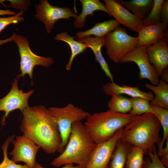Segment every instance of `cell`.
Wrapping results in <instances>:
<instances>
[{
	"mask_svg": "<svg viewBox=\"0 0 168 168\" xmlns=\"http://www.w3.org/2000/svg\"><path fill=\"white\" fill-rule=\"evenodd\" d=\"M21 112L20 128L22 135L48 154L58 152L61 139L57 123L48 109L42 105L29 106Z\"/></svg>",
	"mask_w": 168,
	"mask_h": 168,
	"instance_id": "6da1fadb",
	"label": "cell"
},
{
	"mask_svg": "<svg viewBox=\"0 0 168 168\" xmlns=\"http://www.w3.org/2000/svg\"><path fill=\"white\" fill-rule=\"evenodd\" d=\"M161 126L152 113L134 116L122 129L121 139L124 141L143 149L146 154L153 152L155 144L161 143Z\"/></svg>",
	"mask_w": 168,
	"mask_h": 168,
	"instance_id": "7a4b0ae2",
	"label": "cell"
},
{
	"mask_svg": "<svg viewBox=\"0 0 168 168\" xmlns=\"http://www.w3.org/2000/svg\"><path fill=\"white\" fill-rule=\"evenodd\" d=\"M96 144L88 136L84 124L81 122H75L63 151L51 165L58 167L76 164L85 168Z\"/></svg>",
	"mask_w": 168,
	"mask_h": 168,
	"instance_id": "3957f363",
	"label": "cell"
},
{
	"mask_svg": "<svg viewBox=\"0 0 168 168\" xmlns=\"http://www.w3.org/2000/svg\"><path fill=\"white\" fill-rule=\"evenodd\" d=\"M134 116L110 110L90 114L84 124L88 136L96 144L111 138L119 129L129 123Z\"/></svg>",
	"mask_w": 168,
	"mask_h": 168,
	"instance_id": "277c9868",
	"label": "cell"
},
{
	"mask_svg": "<svg viewBox=\"0 0 168 168\" xmlns=\"http://www.w3.org/2000/svg\"><path fill=\"white\" fill-rule=\"evenodd\" d=\"M48 109L58 126L62 141L58 152L61 153L68 142L73 124L86 119L90 114L71 103L64 107H54Z\"/></svg>",
	"mask_w": 168,
	"mask_h": 168,
	"instance_id": "5b68a950",
	"label": "cell"
},
{
	"mask_svg": "<svg viewBox=\"0 0 168 168\" xmlns=\"http://www.w3.org/2000/svg\"><path fill=\"white\" fill-rule=\"evenodd\" d=\"M105 39L107 54L116 63L138 45L137 37L130 35L125 29L119 26L106 35Z\"/></svg>",
	"mask_w": 168,
	"mask_h": 168,
	"instance_id": "8992f818",
	"label": "cell"
},
{
	"mask_svg": "<svg viewBox=\"0 0 168 168\" xmlns=\"http://www.w3.org/2000/svg\"><path fill=\"white\" fill-rule=\"evenodd\" d=\"M14 34L13 40L17 46L20 57V76L24 77L25 75H28L31 80V84H33L34 67L37 65L49 67L54 62V59L50 57H44L35 54L31 50L27 37L15 33Z\"/></svg>",
	"mask_w": 168,
	"mask_h": 168,
	"instance_id": "52a82bcc",
	"label": "cell"
},
{
	"mask_svg": "<svg viewBox=\"0 0 168 168\" xmlns=\"http://www.w3.org/2000/svg\"><path fill=\"white\" fill-rule=\"evenodd\" d=\"M35 18L44 24L48 33H50L58 20L75 18L77 16L70 8L53 6L47 0H40L35 6Z\"/></svg>",
	"mask_w": 168,
	"mask_h": 168,
	"instance_id": "ba28073f",
	"label": "cell"
},
{
	"mask_svg": "<svg viewBox=\"0 0 168 168\" xmlns=\"http://www.w3.org/2000/svg\"><path fill=\"white\" fill-rule=\"evenodd\" d=\"M18 75L12 84V87L9 93L4 97L0 99V111L4 112L1 124L4 125L6 119L10 113L16 110H20L21 112L29 107L28 100L34 91L30 90L26 92L19 89L18 86V80L20 77Z\"/></svg>",
	"mask_w": 168,
	"mask_h": 168,
	"instance_id": "9c48e42d",
	"label": "cell"
},
{
	"mask_svg": "<svg viewBox=\"0 0 168 168\" xmlns=\"http://www.w3.org/2000/svg\"><path fill=\"white\" fill-rule=\"evenodd\" d=\"M145 47L138 46L132 51L124 56L120 62L135 63L139 69V79H147L151 84L156 86L159 82V77L155 68L150 63L148 59L145 51Z\"/></svg>",
	"mask_w": 168,
	"mask_h": 168,
	"instance_id": "30bf717a",
	"label": "cell"
},
{
	"mask_svg": "<svg viewBox=\"0 0 168 168\" xmlns=\"http://www.w3.org/2000/svg\"><path fill=\"white\" fill-rule=\"evenodd\" d=\"M11 142L14 147L9 153L11 160L16 163L24 162L30 168H34L36 155L40 147L23 135L16 136Z\"/></svg>",
	"mask_w": 168,
	"mask_h": 168,
	"instance_id": "8fae6325",
	"label": "cell"
},
{
	"mask_svg": "<svg viewBox=\"0 0 168 168\" xmlns=\"http://www.w3.org/2000/svg\"><path fill=\"white\" fill-rule=\"evenodd\" d=\"M123 128L109 140L96 144L85 168H106L117 143L121 138Z\"/></svg>",
	"mask_w": 168,
	"mask_h": 168,
	"instance_id": "7c38bea8",
	"label": "cell"
},
{
	"mask_svg": "<svg viewBox=\"0 0 168 168\" xmlns=\"http://www.w3.org/2000/svg\"><path fill=\"white\" fill-rule=\"evenodd\" d=\"M110 16L120 24L137 33L143 27L141 20L116 0H103Z\"/></svg>",
	"mask_w": 168,
	"mask_h": 168,
	"instance_id": "4fadbf2b",
	"label": "cell"
},
{
	"mask_svg": "<svg viewBox=\"0 0 168 168\" xmlns=\"http://www.w3.org/2000/svg\"><path fill=\"white\" fill-rule=\"evenodd\" d=\"M166 40L163 38L145 47L148 59L160 76L168 65V46Z\"/></svg>",
	"mask_w": 168,
	"mask_h": 168,
	"instance_id": "5bb4252c",
	"label": "cell"
},
{
	"mask_svg": "<svg viewBox=\"0 0 168 168\" xmlns=\"http://www.w3.org/2000/svg\"><path fill=\"white\" fill-rule=\"evenodd\" d=\"M76 40L85 44L93 52L96 61L100 64L102 70L106 75L110 79L111 82H114V76L110 69L109 65L102 55L101 49L105 46V37H91L88 36Z\"/></svg>",
	"mask_w": 168,
	"mask_h": 168,
	"instance_id": "9a60e30c",
	"label": "cell"
},
{
	"mask_svg": "<svg viewBox=\"0 0 168 168\" xmlns=\"http://www.w3.org/2000/svg\"><path fill=\"white\" fill-rule=\"evenodd\" d=\"M166 29L167 27L161 23L143 26L138 32V46H146L165 38Z\"/></svg>",
	"mask_w": 168,
	"mask_h": 168,
	"instance_id": "2e32d148",
	"label": "cell"
},
{
	"mask_svg": "<svg viewBox=\"0 0 168 168\" xmlns=\"http://www.w3.org/2000/svg\"><path fill=\"white\" fill-rule=\"evenodd\" d=\"M104 92L111 96L125 94L132 97H141L152 101L154 95L152 92H146L140 90L138 86H130L123 84L119 85L114 82H110L103 86Z\"/></svg>",
	"mask_w": 168,
	"mask_h": 168,
	"instance_id": "e0dca14e",
	"label": "cell"
},
{
	"mask_svg": "<svg viewBox=\"0 0 168 168\" xmlns=\"http://www.w3.org/2000/svg\"><path fill=\"white\" fill-rule=\"evenodd\" d=\"M82 6L81 13L77 16L73 22L74 27L82 28L85 25L86 17L88 15L94 16V13L100 10L107 13L110 16V14L105 4L99 0H79Z\"/></svg>",
	"mask_w": 168,
	"mask_h": 168,
	"instance_id": "ac0fdd59",
	"label": "cell"
},
{
	"mask_svg": "<svg viewBox=\"0 0 168 168\" xmlns=\"http://www.w3.org/2000/svg\"><path fill=\"white\" fill-rule=\"evenodd\" d=\"M115 19H110L96 23L92 28L84 31H79L76 33V38L79 39L84 37L94 35L95 37H103L114 30L120 25Z\"/></svg>",
	"mask_w": 168,
	"mask_h": 168,
	"instance_id": "d6986e66",
	"label": "cell"
},
{
	"mask_svg": "<svg viewBox=\"0 0 168 168\" xmlns=\"http://www.w3.org/2000/svg\"><path fill=\"white\" fill-rule=\"evenodd\" d=\"M75 37L71 36L66 32H61L54 37V40L65 42L70 47L71 55L66 66V69L68 71L71 69L75 58L88 48L86 44L75 40Z\"/></svg>",
	"mask_w": 168,
	"mask_h": 168,
	"instance_id": "ffe728a7",
	"label": "cell"
},
{
	"mask_svg": "<svg viewBox=\"0 0 168 168\" xmlns=\"http://www.w3.org/2000/svg\"><path fill=\"white\" fill-rule=\"evenodd\" d=\"M118 2L141 20L145 18L150 12L153 7L154 0H133Z\"/></svg>",
	"mask_w": 168,
	"mask_h": 168,
	"instance_id": "44dd1931",
	"label": "cell"
},
{
	"mask_svg": "<svg viewBox=\"0 0 168 168\" xmlns=\"http://www.w3.org/2000/svg\"><path fill=\"white\" fill-rule=\"evenodd\" d=\"M147 89L153 91L155 95L151 104L154 105L168 109V84L161 79L155 86L148 83L144 85Z\"/></svg>",
	"mask_w": 168,
	"mask_h": 168,
	"instance_id": "7402d4cb",
	"label": "cell"
},
{
	"mask_svg": "<svg viewBox=\"0 0 168 168\" xmlns=\"http://www.w3.org/2000/svg\"><path fill=\"white\" fill-rule=\"evenodd\" d=\"M129 145L121 138L118 141L107 168H124Z\"/></svg>",
	"mask_w": 168,
	"mask_h": 168,
	"instance_id": "603a6c76",
	"label": "cell"
},
{
	"mask_svg": "<svg viewBox=\"0 0 168 168\" xmlns=\"http://www.w3.org/2000/svg\"><path fill=\"white\" fill-rule=\"evenodd\" d=\"M108 103L109 110L115 113L127 114L129 112L132 108V102L129 98L121 95L111 96Z\"/></svg>",
	"mask_w": 168,
	"mask_h": 168,
	"instance_id": "cb8c5ba5",
	"label": "cell"
},
{
	"mask_svg": "<svg viewBox=\"0 0 168 168\" xmlns=\"http://www.w3.org/2000/svg\"><path fill=\"white\" fill-rule=\"evenodd\" d=\"M151 104L153 109L152 114L159 121L163 130V136L161 142L158 145L159 149L157 154L159 156L163 147L165 142L168 138V109Z\"/></svg>",
	"mask_w": 168,
	"mask_h": 168,
	"instance_id": "d4e9b609",
	"label": "cell"
},
{
	"mask_svg": "<svg viewBox=\"0 0 168 168\" xmlns=\"http://www.w3.org/2000/svg\"><path fill=\"white\" fill-rule=\"evenodd\" d=\"M145 154L141 147L135 146L130 147L127 155L125 168H142Z\"/></svg>",
	"mask_w": 168,
	"mask_h": 168,
	"instance_id": "484cf974",
	"label": "cell"
},
{
	"mask_svg": "<svg viewBox=\"0 0 168 168\" xmlns=\"http://www.w3.org/2000/svg\"><path fill=\"white\" fill-rule=\"evenodd\" d=\"M132 108L129 114L133 116L152 113L153 109L150 101L141 97H132Z\"/></svg>",
	"mask_w": 168,
	"mask_h": 168,
	"instance_id": "4316f807",
	"label": "cell"
},
{
	"mask_svg": "<svg viewBox=\"0 0 168 168\" xmlns=\"http://www.w3.org/2000/svg\"><path fill=\"white\" fill-rule=\"evenodd\" d=\"M164 0H154L152 8L148 16L141 20L143 26L155 25L161 23L160 12Z\"/></svg>",
	"mask_w": 168,
	"mask_h": 168,
	"instance_id": "83f0119b",
	"label": "cell"
},
{
	"mask_svg": "<svg viewBox=\"0 0 168 168\" xmlns=\"http://www.w3.org/2000/svg\"><path fill=\"white\" fill-rule=\"evenodd\" d=\"M12 135L9 137L4 142L2 147L3 155V159L0 164V168H30L27 165L18 164L10 160L7 156V149L10 142L14 138Z\"/></svg>",
	"mask_w": 168,
	"mask_h": 168,
	"instance_id": "f1b7e54d",
	"label": "cell"
},
{
	"mask_svg": "<svg viewBox=\"0 0 168 168\" xmlns=\"http://www.w3.org/2000/svg\"><path fill=\"white\" fill-rule=\"evenodd\" d=\"M146 154L149 157L144 159L142 168H167L161 162L156 148L153 152H148Z\"/></svg>",
	"mask_w": 168,
	"mask_h": 168,
	"instance_id": "f546056e",
	"label": "cell"
},
{
	"mask_svg": "<svg viewBox=\"0 0 168 168\" xmlns=\"http://www.w3.org/2000/svg\"><path fill=\"white\" fill-rule=\"evenodd\" d=\"M24 11H21L13 16L7 17H0V33L8 25L16 24L20 21H24L23 17L21 16Z\"/></svg>",
	"mask_w": 168,
	"mask_h": 168,
	"instance_id": "4dcf8cb0",
	"label": "cell"
},
{
	"mask_svg": "<svg viewBox=\"0 0 168 168\" xmlns=\"http://www.w3.org/2000/svg\"><path fill=\"white\" fill-rule=\"evenodd\" d=\"M11 2L9 6L11 7L19 9L21 11L28 10L30 4V2L27 0H9Z\"/></svg>",
	"mask_w": 168,
	"mask_h": 168,
	"instance_id": "1f68e13d",
	"label": "cell"
},
{
	"mask_svg": "<svg viewBox=\"0 0 168 168\" xmlns=\"http://www.w3.org/2000/svg\"><path fill=\"white\" fill-rule=\"evenodd\" d=\"M161 22L166 27L168 23V0L165 1L161 9L160 12Z\"/></svg>",
	"mask_w": 168,
	"mask_h": 168,
	"instance_id": "d6a6232c",
	"label": "cell"
},
{
	"mask_svg": "<svg viewBox=\"0 0 168 168\" xmlns=\"http://www.w3.org/2000/svg\"><path fill=\"white\" fill-rule=\"evenodd\" d=\"M34 168H47L43 167L40 164L36 163ZM61 168H84L82 166L78 165L74 166L73 164H67L64 165V166Z\"/></svg>",
	"mask_w": 168,
	"mask_h": 168,
	"instance_id": "836d02e7",
	"label": "cell"
},
{
	"mask_svg": "<svg viewBox=\"0 0 168 168\" xmlns=\"http://www.w3.org/2000/svg\"><path fill=\"white\" fill-rule=\"evenodd\" d=\"M161 79L164 81L168 83V69L166 68L162 72L160 76Z\"/></svg>",
	"mask_w": 168,
	"mask_h": 168,
	"instance_id": "e575fe53",
	"label": "cell"
},
{
	"mask_svg": "<svg viewBox=\"0 0 168 168\" xmlns=\"http://www.w3.org/2000/svg\"><path fill=\"white\" fill-rule=\"evenodd\" d=\"M4 14H9L15 15L16 14L14 12L9 10L7 11L0 10V15Z\"/></svg>",
	"mask_w": 168,
	"mask_h": 168,
	"instance_id": "d590c367",
	"label": "cell"
},
{
	"mask_svg": "<svg viewBox=\"0 0 168 168\" xmlns=\"http://www.w3.org/2000/svg\"><path fill=\"white\" fill-rule=\"evenodd\" d=\"M106 168H107V167H106Z\"/></svg>",
	"mask_w": 168,
	"mask_h": 168,
	"instance_id": "8d00e7d4",
	"label": "cell"
}]
</instances>
